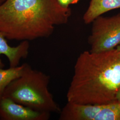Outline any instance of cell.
Instances as JSON below:
<instances>
[{"label":"cell","instance_id":"cell-1","mask_svg":"<svg viewBox=\"0 0 120 120\" xmlns=\"http://www.w3.org/2000/svg\"><path fill=\"white\" fill-rule=\"evenodd\" d=\"M120 90V51H85L76 60L66 98L69 103L105 104L116 101Z\"/></svg>","mask_w":120,"mask_h":120},{"label":"cell","instance_id":"cell-2","mask_svg":"<svg viewBox=\"0 0 120 120\" xmlns=\"http://www.w3.org/2000/svg\"><path fill=\"white\" fill-rule=\"evenodd\" d=\"M71 15V9L57 0H5L0 4V33L21 41L46 38Z\"/></svg>","mask_w":120,"mask_h":120},{"label":"cell","instance_id":"cell-3","mask_svg":"<svg viewBox=\"0 0 120 120\" xmlns=\"http://www.w3.org/2000/svg\"><path fill=\"white\" fill-rule=\"evenodd\" d=\"M49 76L30 67L7 87L2 96L35 110L60 112L59 106L49 90Z\"/></svg>","mask_w":120,"mask_h":120},{"label":"cell","instance_id":"cell-4","mask_svg":"<svg viewBox=\"0 0 120 120\" xmlns=\"http://www.w3.org/2000/svg\"><path fill=\"white\" fill-rule=\"evenodd\" d=\"M92 23L88 40L91 52L109 51L120 45V13L109 17L100 16Z\"/></svg>","mask_w":120,"mask_h":120},{"label":"cell","instance_id":"cell-5","mask_svg":"<svg viewBox=\"0 0 120 120\" xmlns=\"http://www.w3.org/2000/svg\"><path fill=\"white\" fill-rule=\"evenodd\" d=\"M50 114L35 110L4 96H0V120H47Z\"/></svg>","mask_w":120,"mask_h":120},{"label":"cell","instance_id":"cell-6","mask_svg":"<svg viewBox=\"0 0 120 120\" xmlns=\"http://www.w3.org/2000/svg\"><path fill=\"white\" fill-rule=\"evenodd\" d=\"M29 49V41H22L17 46H11L9 45L7 38L0 33V69L4 67L1 56L4 55L7 58L10 67H16L19 65L22 59L28 56Z\"/></svg>","mask_w":120,"mask_h":120},{"label":"cell","instance_id":"cell-7","mask_svg":"<svg viewBox=\"0 0 120 120\" xmlns=\"http://www.w3.org/2000/svg\"><path fill=\"white\" fill-rule=\"evenodd\" d=\"M120 8V0H91L83 20L86 24L92 23L97 17L112 10Z\"/></svg>","mask_w":120,"mask_h":120},{"label":"cell","instance_id":"cell-8","mask_svg":"<svg viewBox=\"0 0 120 120\" xmlns=\"http://www.w3.org/2000/svg\"><path fill=\"white\" fill-rule=\"evenodd\" d=\"M30 64L24 63L16 67H9V69H0V96L9 85L18 78L22 76L30 68Z\"/></svg>","mask_w":120,"mask_h":120},{"label":"cell","instance_id":"cell-9","mask_svg":"<svg viewBox=\"0 0 120 120\" xmlns=\"http://www.w3.org/2000/svg\"><path fill=\"white\" fill-rule=\"evenodd\" d=\"M61 6L64 8H69L70 4H76L80 0H57Z\"/></svg>","mask_w":120,"mask_h":120},{"label":"cell","instance_id":"cell-10","mask_svg":"<svg viewBox=\"0 0 120 120\" xmlns=\"http://www.w3.org/2000/svg\"><path fill=\"white\" fill-rule=\"evenodd\" d=\"M116 100L117 101L120 103V90L116 95Z\"/></svg>","mask_w":120,"mask_h":120},{"label":"cell","instance_id":"cell-11","mask_svg":"<svg viewBox=\"0 0 120 120\" xmlns=\"http://www.w3.org/2000/svg\"><path fill=\"white\" fill-rule=\"evenodd\" d=\"M116 49H117L118 50H119V51H120V45H118L116 48Z\"/></svg>","mask_w":120,"mask_h":120},{"label":"cell","instance_id":"cell-12","mask_svg":"<svg viewBox=\"0 0 120 120\" xmlns=\"http://www.w3.org/2000/svg\"><path fill=\"white\" fill-rule=\"evenodd\" d=\"M5 0H0V4H1V3H2Z\"/></svg>","mask_w":120,"mask_h":120}]
</instances>
